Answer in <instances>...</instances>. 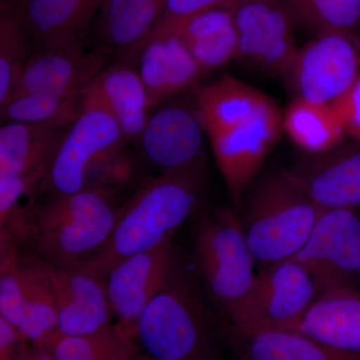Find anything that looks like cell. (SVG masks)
<instances>
[{
  "label": "cell",
  "instance_id": "6da1fadb",
  "mask_svg": "<svg viewBox=\"0 0 360 360\" xmlns=\"http://www.w3.org/2000/svg\"><path fill=\"white\" fill-rule=\"evenodd\" d=\"M206 184L205 158L162 172L139 187L118 210L110 238L79 269L103 279L124 258L153 250L200 207Z\"/></svg>",
  "mask_w": 360,
  "mask_h": 360
},
{
  "label": "cell",
  "instance_id": "7a4b0ae2",
  "mask_svg": "<svg viewBox=\"0 0 360 360\" xmlns=\"http://www.w3.org/2000/svg\"><path fill=\"white\" fill-rule=\"evenodd\" d=\"M92 189L47 194L28 217L20 250L42 262L79 269L110 238L120 206Z\"/></svg>",
  "mask_w": 360,
  "mask_h": 360
},
{
  "label": "cell",
  "instance_id": "3957f363",
  "mask_svg": "<svg viewBox=\"0 0 360 360\" xmlns=\"http://www.w3.org/2000/svg\"><path fill=\"white\" fill-rule=\"evenodd\" d=\"M135 338L153 360H217L210 315L176 258L165 285L139 317Z\"/></svg>",
  "mask_w": 360,
  "mask_h": 360
},
{
  "label": "cell",
  "instance_id": "277c9868",
  "mask_svg": "<svg viewBox=\"0 0 360 360\" xmlns=\"http://www.w3.org/2000/svg\"><path fill=\"white\" fill-rule=\"evenodd\" d=\"M321 212L290 170L266 175L251 193L241 219L255 264L264 269L295 257Z\"/></svg>",
  "mask_w": 360,
  "mask_h": 360
},
{
  "label": "cell",
  "instance_id": "5b68a950",
  "mask_svg": "<svg viewBox=\"0 0 360 360\" xmlns=\"http://www.w3.org/2000/svg\"><path fill=\"white\" fill-rule=\"evenodd\" d=\"M193 243L206 290L225 315L245 297L257 277L238 210L224 207L203 213L195 225Z\"/></svg>",
  "mask_w": 360,
  "mask_h": 360
},
{
  "label": "cell",
  "instance_id": "8992f818",
  "mask_svg": "<svg viewBox=\"0 0 360 360\" xmlns=\"http://www.w3.org/2000/svg\"><path fill=\"white\" fill-rule=\"evenodd\" d=\"M0 316L34 347L49 349L58 340V311L39 260L1 234Z\"/></svg>",
  "mask_w": 360,
  "mask_h": 360
},
{
  "label": "cell",
  "instance_id": "52a82bcc",
  "mask_svg": "<svg viewBox=\"0 0 360 360\" xmlns=\"http://www.w3.org/2000/svg\"><path fill=\"white\" fill-rule=\"evenodd\" d=\"M319 295L309 271L295 258L264 267L245 297L224 315L226 326L284 328L300 319Z\"/></svg>",
  "mask_w": 360,
  "mask_h": 360
},
{
  "label": "cell",
  "instance_id": "ba28073f",
  "mask_svg": "<svg viewBox=\"0 0 360 360\" xmlns=\"http://www.w3.org/2000/svg\"><path fill=\"white\" fill-rule=\"evenodd\" d=\"M360 77V37L355 32H326L300 49L288 79L297 97L330 104Z\"/></svg>",
  "mask_w": 360,
  "mask_h": 360
},
{
  "label": "cell",
  "instance_id": "9c48e42d",
  "mask_svg": "<svg viewBox=\"0 0 360 360\" xmlns=\"http://www.w3.org/2000/svg\"><path fill=\"white\" fill-rule=\"evenodd\" d=\"M295 259L309 271L317 292L354 288L360 276V219L354 210H323Z\"/></svg>",
  "mask_w": 360,
  "mask_h": 360
},
{
  "label": "cell",
  "instance_id": "30bf717a",
  "mask_svg": "<svg viewBox=\"0 0 360 360\" xmlns=\"http://www.w3.org/2000/svg\"><path fill=\"white\" fill-rule=\"evenodd\" d=\"M124 142L127 139L112 115L84 96L82 112L66 130L52 156L41 191L49 194L82 191L90 163Z\"/></svg>",
  "mask_w": 360,
  "mask_h": 360
},
{
  "label": "cell",
  "instance_id": "8fae6325",
  "mask_svg": "<svg viewBox=\"0 0 360 360\" xmlns=\"http://www.w3.org/2000/svg\"><path fill=\"white\" fill-rule=\"evenodd\" d=\"M238 32L236 58L271 75L288 77L300 49L292 18L279 0H238L229 7Z\"/></svg>",
  "mask_w": 360,
  "mask_h": 360
},
{
  "label": "cell",
  "instance_id": "7c38bea8",
  "mask_svg": "<svg viewBox=\"0 0 360 360\" xmlns=\"http://www.w3.org/2000/svg\"><path fill=\"white\" fill-rule=\"evenodd\" d=\"M110 51L106 46L85 51L82 35L37 45L11 97L27 94H84L108 66Z\"/></svg>",
  "mask_w": 360,
  "mask_h": 360
},
{
  "label": "cell",
  "instance_id": "4fadbf2b",
  "mask_svg": "<svg viewBox=\"0 0 360 360\" xmlns=\"http://www.w3.org/2000/svg\"><path fill=\"white\" fill-rule=\"evenodd\" d=\"M278 108L234 129L210 136L213 155L232 203L239 207L253 179L281 137Z\"/></svg>",
  "mask_w": 360,
  "mask_h": 360
},
{
  "label": "cell",
  "instance_id": "5bb4252c",
  "mask_svg": "<svg viewBox=\"0 0 360 360\" xmlns=\"http://www.w3.org/2000/svg\"><path fill=\"white\" fill-rule=\"evenodd\" d=\"M175 257L172 239L153 250L120 260L108 270L103 281L120 326L135 338L139 317L165 285Z\"/></svg>",
  "mask_w": 360,
  "mask_h": 360
},
{
  "label": "cell",
  "instance_id": "9a60e30c",
  "mask_svg": "<svg viewBox=\"0 0 360 360\" xmlns=\"http://www.w3.org/2000/svg\"><path fill=\"white\" fill-rule=\"evenodd\" d=\"M39 260L56 302L58 338L90 335L111 324L115 314L103 279Z\"/></svg>",
  "mask_w": 360,
  "mask_h": 360
},
{
  "label": "cell",
  "instance_id": "2e32d148",
  "mask_svg": "<svg viewBox=\"0 0 360 360\" xmlns=\"http://www.w3.org/2000/svg\"><path fill=\"white\" fill-rule=\"evenodd\" d=\"M122 58L136 66L148 91L150 110L160 108L203 75L176 34L160 35L146 40Z\"/></svg>",
  "mask_w": 360,
  "mask_h": 360
},
{
  "label": "cell",
  "instance_id": "e0dca14e",
  "mask_svg": "<svg viewBox=\"0 0 360 360\" xmlns=\"http://www.w3.org/2000/svg\"><path fill=\"white\" fill-rule=\"evenodd\" d=\"M203 132L198 113L167 105L149 116L139 143L149 162L162 172H169L203 158Z\"/></svg>",
  "mask_w": 360,
  "mask_h": 360
},
{
  "label": "cell",
  "instance_id": "ac0fdd59",
  "mask_svg": "<svg viewBox=\"0 0 360 360\" xmlns=\"http://www.w3.org/2000/svg\"><path fill=\"white\" fill-rule=\"evenodd\" d=\"M295 170L293 179L323 210L360 205V144L335 148Z\"/></svg>",
  "mask_w": 360,
  "mask_h": 360
},
{
  "label": "cell",
  "instance_id": "d6986e66",
  "mask_svg": "<svg viewBox=\"0 0 360 360\" xmlns=\"http://www.w3.org/2000/svg\"><path fill=\"white\" fill-rule=\"evenodd\" d=\"M224 335L239 360H360V354L290 328L226 326Z\"/></svg>",
  "mask_w": 360,
  "mask_h": 360
},
{
  "label": "cell",
  "instance_id": "ffe728a7",
  "mask_svg": "<svg viewBox=\"0 0 360 360\" xmlns=\"http://www.w3.org/2000/svg\"><path fill=\"white\" fill-rule=\"evenodd\" d=\"M85 98L105 108L127 141L139 143L149 118L148 91L136 66L125 59L106 66L91 82Z\"/></svg>",
  "mask_w": 360,
  "mask_h": 360
},
{
  "label": "cell",
  "instance_id": "44dd1931",
  "mask_svg": "<svg viewBox=\"0 0 360 360\" xmlns=\"http://www.w3.org/2000/svg\"><path fill=\"white\" fill-rule=\"evenodd\" d=\"M75 118L4 122L0 129V179L32 172L47 174L59 142Z\"/></svg>",
  "mask_w": 360,
  "mask_h": 360
},
{
  "label": "cell",
  "instance_id": "7402d4cb",
  "mask_svg": "<svg viewBox=\"0 0 360 360\" xmlns=\"http://www.w3.org/2000/svg\"><path fill=\"white\" fill-rule=\"evenodd\" d=\"M276 108L264 92L229 75L196 92V113L208 137L245 124Z\"/></svg>",
  "mask_w": 360,
  "mask_h": 360
},
{
  "label": "cell",
  "instance_id": "603a6c76",
  "mask_svg": "<svg viewBox=\"0 0 360 360\" xmlns=\"http://www.w3.org/2000/svg\"><path fill=\"white\" fill-rule=\"evenodd\" d=\"M330 347L360 354V293L355 288L319 293L307 311L290 326Z\"/></svg>",
  "mask_w": 360,
  "mask_h": 360
},
{
  "label": "cell",
  "instance_id": "cb8c5ba5",
  "mask_svg": "<svg viewBox=\"0 0 360 360\" xmlns=\"http://www.w3.org/2000/svg\"><path fill=\"white\" fill-rule=\"evenodd\" d=\"M104 2L105 0H18L8 8L15 13L37 46L82 35Z\"/></svg>",
  "mask_w": 360,
  "mask_h": 360
},
{
  "label": "cell",
  "instance_id": "d4e9b609",
  "mask_svg": "<svg viewBox=\"0 0 360 360\" xmlns=\"http://www.w3.org/2000/svg\"><path fill=\"white\" fill-rule=\"evenodd\" d=\"M169 34H176L181 39L203 75L238 56V32L229 8L213 9L193 16Z\"/></svg>",
  "mask_w": 360,
  "mask_h": 360
},
{
  "label": "cell",
  "instance_id": "484cf974",
  "mask_svg": "<svg viewBox=\"0 0 360 360\" xmlns=\"http://www.w3.org/2000/svg\"><path fill=\"white\" fill-rule=\"evenodd\" d=\"M167 0H105L99 11L98 33L104 46L124 56L160 20Z\"/></svg>",
  "mask_w": 360,
  "mask_h": 360
},
{
  "label": "cell",
  "instance_id": "4316f807",
  "mask_svg": "<svg viewBox=\"0 0 360 360\" xmlns=\"http://www.w3.org/2000/svg\"><path fill=\"white\" fill-rule=\"evenodd\" d=\"M283 129L293 143L310 155L338 148L345 131L330 104L295 99L283 116Z\"/></svg>",
  "mask_w": 360,
  "mask_h": 360
},
{
  "label": "cell",
  "instance_id": "83f0119b",
  "mask_svg": "<svg viewBox=\"0 0 360 360\" xmlns=\"http://www.w3.org/2000/svg\"><path fill=\"white\" fill-rule=\"evenodd\" d=\"M54 360H141L134 338L120 324L87 335L59 338L49 348Z\"/></svg>",
  "mask_w": 360,
  "mask_h": 360
},
{
  "label": "cell",
  "instance_id": "f1b7e54d",
  "mask_svg": "<svg viewBox=\"0 0 360 360\" xmlns=\"http://www.w3.org/2000/svg\"><path fill=\"white\" fill-rule=\"evenodd\" d=\"M34 44L15 13L1 9L0 18V106L11 99L25 70Z\"/></svg>",
  "mask_w": 360,
  "mask_h": 360
},
{
  "label": "cell",
  "instance_id": "f546056e",
  "mask_svg": "<svg viewBox=\"0 0 360 360\" xmlns=\"http://www.w3.org/2000/svg\"><path fill=\"white\" fill-rule=\"evenodd\" d=\"M293 22L319 33L355 32L360 26V0H279Z\"/></svg>",
  "mask_w": 360,
  "mask_h": 360
},
{
  "label": "cell",
  "instance_id": "4dcf8cb0",
  "mask_svg": "<svg viewBox=\"0 0 360 360\" xmlns=\"http://www.w3.org/2000/svg\"><path fill=\"white\" fill-rule=\"evenodd\" d=\"M85 92L82 94H27L13 96L1 108L2 122L37 123L77 117L84 108Z\"/></svg>",
  "mask_w": 360,
  "mask_h": 360
},
{
  "label": "cell",
  "instance_id": "1f68e13d",
  "mask_svg": "<svg viewBox=\"0 0 360 360\" xmlns=\"http://www.w3.org/2000/svg\"><path fill=\"white\" fill-rule=\"evenodd\" d=\"M139 174V161L124 142L101 153L90 163L85 172L84 189L117 198L132 186Z\"/></svg>",
  "mask_w": 360,
  "mask_h": 360
},
{
  "label": "cell",
  "instance_id": "d6a6232c",
  "mask_svg": "<svg viewBox=\"0 0 360 360\" xmlns=\"http://www.w3.org/2000/svg\"><path fill=\"white\" fill-rule=\"evenodd\" d=\"M236 1L238 0H167L160 20L139 44L160 35L169 34L193 16L213 9L229 8Z\"/></svg>",
  "mask_w": 360,
  "mask_h": 360
},
{
  "label": "cell",
  "instance_id": "836d02e7",
  "mask_svg": "<svg viewBox=\"0 0 360 360\" xmlns=\"http://www.w3.org/2000/svg\"><path fill=\"white\" fill-rule=\"evenodd\" d=\"M330 105L340 117L345 131L360 141V77Z\"/></svg>",
  "mask_w": 360,
  "mask_h": 360
},
{
  "label": "cell",
  "instance_id": "e575fe53",
  "mask_svg": "<svg viewBox=\"0 0 360 360\" xmlns=\"http://www.w3.org/2000/svg\"><path fill=\"white\" fill-rule=\"evenodd\" d=\"M18 328L0 316V360H16L30 347Z\"/></svg>",
  "mask_w": 360,
  "mask_h": 360
},
{
  "label": "cell",
  "instance_id": "d590c367",
  "mask_svg": "<svg viewBox=\"0 0 360 360\" xmlns=\"http://www.w3.org/2000/svg\"><path fill=\"white\" fill-rule=\"evenodd\" d=\"M16 360H54V359L49 349L30 345V347Z\"/></svg>",
  "mask_w": 360,
  "mask_h": 360
},
{
  "label": "cell",
  "instance_id": "8d00e7d4",
  "mask_svg": "<svg viewBox=\"0 0 360 360\" xmlns=\"http://www.w3.org/2000/svg\"><path fill=\"white\" fill-rule=\"evenodd\" d=\"M18 0H0V4H1V9L8 8L13 6Z\"/></svg>",
  "mask_w": 360,
  "mask_h": 360
},
{
  "label": "cell",
  "instance_id": "74e56055",
  "mask_svg": "<svg viewBox=\"0 0 360 360\" xmlns=\"http://www.w3.org/2000/svg\"><path fill=\"white\" fill-rule=\"evenodd\" d=\"M141 360H153V359H150V357L148 356V355H146V356H144V355H142Z\"/></svg>",
  "mask_w": 360,
  "mask_h": 360
}]
</instances>
